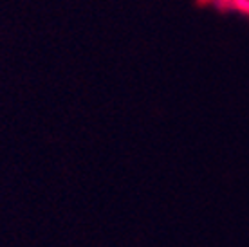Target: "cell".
Returning <instances> with one entry per match:
<instances>
[{
  "mask_svg": "<svg viewBox=\"0 0 249 247\" xmlns=\"http://www.w3.org/2000/svg\"><path fill=\"white\" fill-rule=\"evenodd\" d=\"M231 6L237 7L238 11L248 13L249 15V0H233V4H231Z\"/></svg>",
  "mask_w": 249,
  "mask_h": 247,
  "instance_id": "obj_1",
  "label": "cell"
},
{
  "mask_svg": "<svg viewBox=\"0 0 249 247\" xmlns=\"http://www.w3.org/2000/svg\"><path fill=\"white\" fill-rule=\"evenodd\" d=\"M213 2H217V4H222V6H231V4H233V0H213Z\"/></svg>",
  "mask_w": 249,
  "mask_h": 247,
  "instance_id": "obj_2",
  "label": "cell"
}]
</instances>
